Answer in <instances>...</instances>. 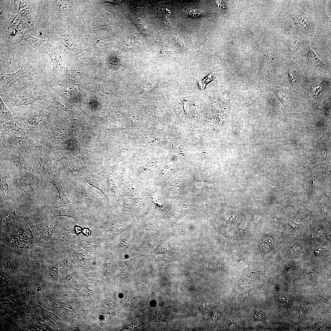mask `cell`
<instances>
[{
	"instance_id": "obj_1",
	"label": "cell",
	"mask_w": 331,
	"mask_h": 331,
	"mask_svg": "<svg viewBox=\"0 0 331 331\" xmlns=\"http://www.w3.org/2000/svg\"><path fill=\"white\" fill-rule=\"evenodd\" d=\"M72 203L80 210H103L107 206L103 194L88 184L83 177H63Z\"/></svg>"
},
{
	"instance_id": "obj_2",
	"label": "cell",
	"mask_w": 331,
	"mask_h": 331,
	"mask_svg": "<svg viewBox=\"0 0 331 331\" xmlns=\"http://www.w3.org/2000/svg\"><path fill=\"white\" fill-rule=\"evenodd\" d=\"M22 154L44 181L51 174L57 173L53 170L54 165L49 149L36 141Z\"/></svg>"
},
{
	"instance_id": "obj_3",
	"label": "cell",
	"mask_w": 331,
	"mask_h": 331,
	"mask_svg": "<svg viewBox=\"0 0 331 331\" xmlns=\"http://www.w3.org/2000/svg\"><path fill=\"white\" fill-rule=\"evenodd\" d=\"M39 100H44L43 97L28 83L11 92L9 97L10 107L26 106Z\"/></svg>"
},
{
	"instance_id": "obj_4",
	"label": "cell",
	"mask_w": 331,
	"mask_h": 331,
	"mask_svg": "<svg viewBox=\"0 0 331 331\" xmlns=\"http://www.w3.org/2000/svg\"><path fill=\"white\" fill-rule=\"evenodd\" d=\"M35 141L28 135L17 136L0 130V147L17 149L22 154L29 149Z\"/></svg>"
},
{
	"instance_id": "obj_5",
	"label": "cell",
	"mask_w": 331,
	"mask_h": 331,
	"mask_svg": "<svg viewBox=\"0 0 331 331\" xmlns=\"http://www.w3.org/2000/svg\"><path fill=\"white\" fill-rule=\"evenodd\" d=\"M44 182L42 179L32 173L31 170H29L21 176L17 182V185L31 197L33 198L43 188Z\"/></svg>"
},
{
	"instance_id": "obj_6",
	"label": "cell",
	"mask_w": 331,
	"mask_h": 331,
	"mask_svg": "<svg viewBox=\"0 0 331 331\" xmlns=\"http://www.w3.org/2000/svg\"><path fill=\"white\" fill-rule=\"evenodd\" d=\"M1 160L10 162L17 168L21 176L29 170L33 169L18 150L0 147Z\"/></svg>"
},
{
	"instance_id": "obj_7",
	"label": "cell",
	"mask_w": 331,
	"mask_h": 331,
	"mask_svg": "<svg viewBox=\"0 0 331 331\" xmlns=\"http://www.w3.org/2000/svg\"><path fill=\"white\" fill-rule=\"evenodd\" d=\"M0 130L21 136L28 135V125L23 122L19 116H14L10 120L0 125Z\"/></svg>"
},
{
	"instance_id": "obj_8",
	"label": "cell",
	"mask_w": 331,
	"mask_h": 331,
	"mask_svg": "<svg viewBox=\"0 0 331 331\" xmlns=\"http://www.w3.org/2000/svg\"><path fill=\"white\" fill-rule=\"evenodd\" d=\"M27 72L21 67L16 72L11 74L1 73L0 74L1 93H5L9 90L12 86L20 78L26 77Z\"/></svg>"
},
{
	"instance_id": "obj_9",
	"label": "cell",
	"mask_w": 331,
	"mask_h": 331,
	"mask_svg": "<svg viewBox=\"0 0 331 331\" xmlns=\"http://www.w3.org/2000/svg\"><path fill=\"white\" fill-rule=\"evenodd\" d=\"M19 116L25 125L31 126L39 125L43 120L41 108L29 109L25 111Z\"/></svg>"
},
{
	"instance_id": "obj_10",
	"label": "cell",
	"mask_w": 331,
	"mask_h": 331,
	"mask_svg": "<svg viewBox=\"0 0 331 331\" xmlns=\"http://www.w3.org/2000/svg\"><path fill=\"white\" fill-rule=\"evenodd\" d=\"M51 211L53 215L55 216L61 215L75 217L78 215L79 210L73 204L70 206L62 207L61 206L54 207L51 209Z\"/></svg>"
},
{
	"instance_id": "obj_11",
	"label": "cell",
	"mask_w": 331,
	"mask_h": 331,
	"mask_svg": "<svg viewBox=\"0 0 331 331\" xmlns=\"http://www.w3.org/2000/svg\"><path fill=\"white\" fill-rule=\"evenodd\" d=\"M23 39L35 47L46 51L47 53L51 49V45L47 41L35 37L28 33L25 34Z\"/></svg>"
},
{
	"instance_id": "obj_12",
	"label": "cell",
	"mask_w": 331,
	"mask_h": 331,
	"mask_svg": "<svg viewBox=\"0 0 331 331\" xmlns=\"http://www.w3.org/2000/svg\"><path fill=\"white\" fill-rule=\"evenodd\" d=\"M83 176V178L88 184L101 192L103 179L100 174L87 173Z\"/></svg>"
},
{
	"instance_id": "obj_13",
	"label": "cell",
	"mask_w": 331,
	"mask_h": 331,
	"mask_svg": "<svg viewBox=\"0 0 331 331\" xmlns=\"http://www.w3.org/2000/svg\"><path fill=\"white\" fill-rule=\"evenodd\" d=\"M1 217L2 223L8 226L16 224L20 219L14 212L8 210L3 211Z\"/></svg>"
},
{
	"instance_id": "obj_14",
	"label": "cell",
	"mask_w": 331,
	"mask_h": 331,
	"mask_svg": "<svg viewBox=\"0 0 331 331\" xmlns=\"http://www.w3.org/2000/svg\"><path fill=\"white\" fill-rule=\"evenodd\" d=\"M50 57L53 65L52 73L56 74L61 68L62 59L58 51L47 53Z\"/></svg>"
},
{
	"instance_id": "obj_15",
	"label": "cell",
	"mask_w": 331,
	"mask_h": 331,
	"mask_svg": "<svg viewBox=\"0 0 331 331\" xmlns=\"http://www.w3.org/2000/svg\"><path fill=\"white\" fill-rule=\"evenodd\" d=\"M0 125L6 123L11 120L14 116L8 109L0 98Z\"/></svg>"
},
{
	"instance_id": "obj_16",
	"label": "cell",
	"mask_w": 331,
	"mask_h": 331,
	"mask_svg": "<svg viewBox=\"0 0 331 331\" xmlns=\"http://www.w3.org/2000/svg\"><path fill=\"white\" fill-rule=\"evenodd\" d=\"M9 185L6 177L3 174L0 173V191L2 197L4 201L6 202L10 199Z\"/></svg>"
},
{
	"instance_id": "obj_17",
	"label": "cell",
	"mask_w": 331,
	"mask_h": 331,
	"mask_svg": "<svg viewBox=\"0 0 331 331\" xmlns=\"http://www.w3.org/2000/svg\"><path fill=\"white\" fill-rule=\"evenodd\" d=\"M307 55L310 63L313 65L323 67H325L324 63L319 59L314 52L310 48L309 45H307Z\"/></svg>"
},
{
	"instance_id": "obj_18",
	"label": "cell",
	"mask_w": 331,
	"mask_h": 331,
	"mask_svg": "<svg viewBox=\"0 0 331 331\" xmlns=\"http://www.w3.org/2000/svg\"><path fill=\"white\" fill-rule=\"evenodd\" d=\"M10 21L13 26L20 29H25L26 24L18 16L13 14L9 16Z\"/></svg>"
},
{
	"instance_id": "obj_19",
	"label": "cell",
	"mask_w": 331,
	"mask_h": 331,
	"mask_svg": "<svg viewBox=\"0 0 331 331\" xmlns=\"http://www.w3.org/2000/svg\"><path fill=\"white\" fill-rule=\"evenodd\" d=\"M61 38L63 44L66 47L70 48L73 46L74 43L73 40L68 34L65 33L62 34Z\"/></svg>"
},
{
	"instance_id": "obj_20",
	"label": "cell",
	"mask_w": 331,
	"mask_h": 331,
	"mask_svg": "<svg viewBox=\"0 0 331 331\" xmlns=\"http://www.w3.org/2000/svg\"><path fill=\"white\" fill-rule=\"evenodd\" d=\"M273 242L271 238H266L263 242L262 249L265 251H267L271 248L273 245Z\"/></svg>"
},
{
	"instance_id": "obj_21",
	"label": "cell",
	"mask_w": 331,
	"mask_h": 331,
	"mask_svg": "<svg viewBox=\"0 0 331 331\" xmlns=\"http://www.w3.org/2000/svg\"><path fill=\"white\" fill-rule=\"evenodd\" d=\"M188 15L190 17L195 18L205 16V14L203 12L196 9L190 10Z\"/></svg>"
},
{
	"instance_id": "obj_22",
	"label": "cell",
	"mask_w": 331,
	"mask_h": 331,
	"mask_svg": "<svg viewBox=\"0 0 331 331\" xmlns=\"http://www.w3.org/2000/svg\"><path fill=\"white\" fill-rule=\"evenodd\" d=\"M68 3L67 1H61L57 4L56 8L58 10L63 11L67 10L68 7Z\"/></svg>"
},
{
	"instance_id": "obj_23",
	"label": "cell",
	"mask_w": 331,
	"mask_h": 331,
	"mask_svg": "<svg viewBox=\"0 0 331 331\" xmlns=\"http://www.w3.org/2000/svg\"><path fill=\"white\" fill-rule=\"evenodd\" d=\"M216 71H214L211 74L207 75L202 80H201L204 88L205 87L206 85L215 78L216 76Z\"/></svg>"
},
{
	"instance_id": "obj_24",
	"label": "cell",
	"mask_w": 331,
	"mask_h": 331,
	"mask_svg": "<svg viewBox=\"0 0 331 331\" xmlns=\"http://www.w3.org/2000/svg\"><path fill=\"white\" fill-rule=\"evenodd\" d=\"M49 276L50 279L52 280H55L58 277V270L55 267H52L50 269L49 271Z\"/></svg>"
},
{
	"instance_id": "obj_25",
	"label": "cell",
	"mask_w": 331,
	"mask_h": 331,
	"mask_svg": "<svg viewBox=\"0 0 331 331\" xmlns=\"http://www.w3.org/2000/svg\"><path fill=\"white\" fill-rule=\"evenodd\" d=\"M176 36L177 43L180 47L182 48H185L188 49H190L189 47L185 42V41L179 35L177 34Z\"/></svg>"
},
{
	"instance_id": "obj_26",
	"label": "cell",
	"mask_w": 331,
	"mask_h": 331,
	"mask_svg": "<svg viewBox=\"0 0 331 331\" xmlns=\"http://www.w3.org/2000/svg\"><path fill=\"white\" fill-rule=\"evenodd\" d=\"M133 42L132 39H127L125 41V46L127 48H131L133 45Z\"/></svg>"
},
{
	"instance_id": "obj_27",
	"label": "cell",
	"mask_w": 331,
	"mask_h": 331,
	"mask_svg": "<svg viewBox=\"0 0 331 331\" xmlns=\"http://www.w3.org/2000/svg\"><path fill=\"white\" fill-rule=\"evenodd\" d=\"M154 253L156 255H157L163 253V250H162V248H160L159 247V248L156 249Z\"/></svg>"
},
{
	"instance_id": "obj_28",
	"label": "cell",
	"mask_w": 331,
	"mask_h": 331,
	"mask_svg": "<svg viewBox=\"0 0 331 331\" xmlns=\"http://www.w3.org/2000/svg\"><path fill=\"white\" fill-rule=\"evenodd\" d=\"M82 231L83 233L86 235L89 236L90 234V232L87 229H84L82 230Z\"/></svg>"
},
{
	"instance_id": "obj_29",
	"label": "cell",
	"mask_w": 331,
	"mask_h": 331,
	"mask_svg": "<svg viewBox=\"0 0 331 331\" xmlns=\"http://www.w3.org/2000/svg\"><path fill=\"white\" fill-rule=\"evenodd\" d=\"M75 230L77 233L81 232L82 231V228L79 226H76L75 227Z\"/></svg>"
},
{
	"instance_id": "obj_30",
	"label": "cell",
	"mask_w": 331,
	"mask_h": 331,
	"mask_svg": "<svg viewBox=\"0 0 331 331\" xmlns=\"http://www.w3.org/2000/svg\"><path fill=\"white\" fill-rule=\"evenodd\" d=\"M11 33L13 35H15L17 34V32L15 29H14L11 31Z\"/></svg>"
}]
</instances>
